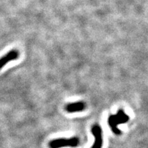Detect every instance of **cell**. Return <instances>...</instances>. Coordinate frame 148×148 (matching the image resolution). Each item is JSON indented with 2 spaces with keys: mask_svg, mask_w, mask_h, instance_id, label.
Returning a JSON list of instances; mask_svg holds the SVG:
<instances>
[{
  "mask_svg": "<svg viewBox=\"0 0 148 148\" xmlns=\"http://www.w3.org/2000/svg\"><path fill=\"white\" fill-rule=\"evenodd\" d=\"M129 119V116L125 113L124 111L119 109L116 114H111L108 116V123L112 132L116 135H119L121 134V131L118 128L117 125L127 123Z\"/></svg>",
  "mask_w": 148,
  "mask_h": 148,
  "instance_id": "1",
  "label": "cell"
},
{
  "mask_svg": "<svg viewBox=\"0 0 148 148\" xmlns=\"http://www.w3.org/2000/svg\"><path fill=\"white\" fill-rule=\"evenodd\" d=\"M79 145V139L77 137L69 138H57L51 140L49 143L50 148H62L64 147H75Z\"/></svg>",
  "mask_w": 148,
  "mask_h": 148,
  "instance_id": "2",
  "label": "cell"
},
{
  "mask_svg": "<svg viewBox=\"0 0 148 148\" xmlns=\"http://www.w3.org/2000/svg\"><path fill=\"white\" fill-rule=\"evenodd\" d=\"M91 133L95 138L93 145L91 148H101L103 145L102 130L99 125H94L91 128Z\"/></svg>",
  "mask_w": 148,
  "mask_h": 148,
  "instance_id": "3",
  "label": "cell"
},
{
  "mask_svg": "<svg viewBox=\"0 0 148 148\" xmlns=\"http://www.w3.org/2000/svg\"><path fill=\"white\" fill-rule=\"evenodd\" d=\"M18 57H19V52L16 49H12V50L8 51L6 54L0 58V70L2 69L5 64H8L11 61L16 60Z\"/></svg>",
  "mask_w": 148,
  "mask_h": 148,
  "instance_id": "4",
  "label": "cell"
},
{
  "mask_svg": "<svg viewBox=\"0 0 148 148\" xmlns=\"http://www.w3.org/2000/svg\"><path fill=\"white\" fill-rule=\"evenodd\" d=\"M86 108V104L84 102L79 101V102L71 103L66 106V110L69 112H76L84 110Z\"/></svg>",
  "mask_w": 148,
  "mask_h": 148,
  "instance_id": "5",
  "label": "cell"
}]
</instances>
